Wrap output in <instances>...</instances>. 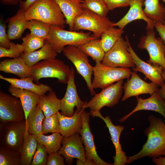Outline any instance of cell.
Listing matches in <instances>:
<instances>
[{
  "label": "cell",
  "mask_w": 165,
  "mask_h": 165,
  "mask_svg": "<svg viewBox=\"0 0 165 165\" xmlns=\"http://www.w3.org/2000/svg\"><path fill=\"white\" fill-rule=\"evenodd\" d=\"M93 117H97L102 119L108 129L111 137V140L115 149V155L113 157L114 165H124L127 164L128 157L123 150L120 143V136L125 127L121 125H115L112 123L110 117L107 116L105 117L102 116L100 112L90 114Z\"/></svg>",
  "instance_id": "e0dca14e"
},
{
  "label": "cell",
  "mask_w": 165,
  "mask_h": 165,
  "mask_svg": "<svg viewBox=\"0 0 165 165\" xmlns=\"http://www.w3.org/2000/svg\"><path fill=\"white\" fill-rule=\"evenodd\" d=\"M145 0H131L130 9L127 14L115 23L113 26L123 28L129 23L137 20H142L147 24L146 29H154V21L148 18L145 14L142 7Z\"/></svg>",
  "instance_id": "ffe728a7"
},
{
  "label": "cell",
  "mask_w": 165,
  "mask_h": 165,
  "mask_svg": "<svg viewBox=\"0 0 165 165\" xmlns=\"http://www.w3.org/2000/svg\"><path fill=\"white\" fill-rule=\"evenodd\" d=\"M8 90L12 95L20 99L24 110L26 121L31 111L38 105L40 95L32 91L17 88L11 85L9 87Z\"/></svg>",
  "instance_id": "7402d4cb"
},
{
  "label": "cell",
  "mask_w": 165,
  "mask_h": 165,
  "mask_svg": "<svg viewBox=\"0 0 165 165\" xmlns=\"http://www.w3.org/2000/svg\"><path fill=\"white\" fill-rule=\"evenodd\" d=\"M160 87V88L158 89V92L161 96L165 101V84H163Z\"/></svg>",
  "instance_id": "681fc988"
},
{
  "label": "cell",
  "mask_w": 165,
  "mask_h": 165,
  "mask_svg": "<svg viewBox=\"0 0 165 165\" xmlns=\"http://www.w3.org/2000/svg\"><path fill=\"white\" fill-rule=\"evenodd\" d=\"M37 0H26L22 1L19 3V7L25 11L29 6Z\"/></svg>",
  "instance_id": "bcb514c9"
},
{
  "label": "cell",
  "mask_w": 165,
  "mask_h": 165,
  "mask_svg": "<svg viewBox=\"0 0 165 165\" xmlns=\"http://www.w3.org/2000/svg\"><path fill=\"white\" fill-rule=\"evenodd\" d=\"M163 24L165 25V21L163 23Z\"/></svg>",
  "instance_id": "f5cc1de1"
},
{
  "label": "cell",
  "mask_w": 165,
  "mask_h": 165,
  "mask_svg": "<svg viewBox=\"0 0 165 165\" xmlns=\"http://www.w3.org/2000/svg\"><path fill=\"white\" fill-rule=\"evenodd\" d=\"M138 47L148 51L149 57L148 62L165 68V43L160 37H156L154 29L147 30L146 34L141 37Z\"/></svg>",
  "instance_id": "8fae6325"
},
{
  "label": "cell",
  "mask_w": 165,
  "mask_h": 165,
  "mask_svg": "<svg viewBox=\"0 0 165 165\" xmlns=\"http://www.w3.org/2000/svg\"><path fill=\"white\" fill-rule=\"evenodd\" d=\"M124 40L121 37L115 45L105 53L101 63L114 67L134 68L135 65L128 50L130 43L127 36Z\"/></svg>",
  "instance_id": "30bf717a"
},
{
  "label": "cell",
  "mask_w": 165,
  "mask_h": 165,
  "mask_svg": "<svg viewBox=\"0 0 165 165\" xmlns=\"http://www.w3.org/2000/svg\"><path fill=\"white\" fill-rule=\"evenodd\" d=\"M59 5L66 19L69 29L73 31L75 18L81 14L83 8L82 5L83 0H54Z\"/></svg>",
  "instance_id": "603a6c76"
},
{
  "label": "cell",
  "mask_w": 165,
  "mask_h": 165,
  "mask_svg": "<svg viewBox=\"0 0 165 165\" xmlns=\"http://www.w3.org/2000/svg\"><path fill=\"white\" fill-rule=\"evenodd\" d=\"M25 11L20 8L16 14L13 16L8 18L7 34L10 40L18 39L21 38L22 34L26 29L27 20Z\"/></svg>",
  "instance_id": "484cf974"
},
{
  "label": "cell",
  "mask_w": 165,
  "mask_h": 165,
  "mask_svg": "<svg viewBox=\"0 0 165 165\" xmlns=\"http://www.w3.org/2000/svg\"><path fill=\"white\" fill-rule=\"evenodd\" d=\"M63 54L74 65L77 72L84 79L91 94L95 92L92 87L91 77L93 74V66L90 64L88 56L77 46L68 45L63 51Z\"/></svg>",
  "instance_id": "ba28073f"
},
{
  "label": "cell",
  "mask_w": 165,
  "mask_h": 165,
  "mask_svg": "<svg viewBox=\"0 0 165 165\" xmlns=\"http://www.w3.org/2000/svg\"><path fill=\"white\" fill-rule=\"evenodd\" d=\"M143 9L146 16L154 22L163 24L165 21V7L160 0H145Z\"/></svg>",
  "instance_id": "4dcf8cb0"
},
{
  "label": "cell",
  "mask_w": 165,
  "mask_h": 165,
  "mask_svg": "<svg viewBox=\"0 0 165 165\" xmlns=\"http://www.w3.org/2000/svg\"><path fill=\"white\" fill-rule=\"evenodd\" d=\"M124 32L123 29L111 26L101 35V42L105 53L109 51L122 37Z\"/></svg>",
  "instance_id": "836d02e7"
},
{
  "label": "cell",
  "mask_w": 165,
  "mask_h": 165,
  "mask_svg": "<svg viewBox=\"0 0 165 165\" xmlns=\"http://www.w3.org/2000/svg\"><path fill=\"white\" fill-rule=\"evenodd\" d=\"M25 119V113L19 98L0 90V121L4 123Z\"/></svg>",
  "instance_id": "7c38bea8"
},
{
  "label": "cell",
  "mask_w": 165,
  "mask_h": 165,
  "mask_svg": "<svg viewBox=\"0 0 165 165\" xmlns=\"http://www.w3.org/2000/svg\"><path fill=\"white\" fill-rule=\"evenodd\" d=\"M61 99L58 98L52 90L47 94L40 96L38 105L43 112L45 117L56 114L61 109Z\"/></svg>",
  "instance_id": "f1b7e54d"
},
{
  "label": "cell",
  "mask_w": 165,
  "mask_h": 165,
  "mask_svg": "<svg viewBox=\"0 0 165 165\" xmlns=\"http://www.w3.org/2000/svg\"><path fill=\"white\" fill-rule=\"evenodd\" d=\"M22 0H0L1 2L4 5L14 6L21 2Z\"/></svg>",
  "instance_id": "c3c4849f"
},
{
  "label": "cell",
  "mask_w": 165,
  "mask_h": 165,
  "mask_svg": "<svg viewBox=\"0 0 165 165\" xmlns=\"http://www.w3.org/2000/svg\"><path fill=\"white\" fill-rule=\"evenodd\" d=\"M75 78V69L71 66L66 91L64 97L61 99V114L68 117L74 115L75 107L76 108V111H80L87 103L81 100L78 95Z\"/></svg>",
  "instance_id": "4fadbf2b"
},
{
  "label": "cell",
  "mask_w": 165,
  "mask_h": 165,
  "mask_svg": "<svg viewBox=\"0 0 165 165\" xmlns=\"http://www.w3.org/2000/svg\"><path fill=\"white\" fill-rule=\"evenodd\" d=\"M152 161L156 165H165V156H160L152 158Z\"/></svg>",
  "instance_id": "7dc6e473"
},
{
  "label": "cell",
  "mask_w": 165,
  "mask_h": 165,
  "mask_svg": "<svg viewBox=\"0 0 165 165\" xmlns=\"http://www.w3.org/2000/svg\"><path fill=\"white\" fill-rule=\"evenodd\" d=\"M154 27L165 43V26L163 24L154 22Z\"/></svg>",
  "instance_id": "f6af8a7d"
},
{
  "label": "cell",
  "mask_w": 165,
  "mask_h": 165,
  "mask_svg": "<svg viewBox=\"0 0 165 165\" xmlns=\"http://www.w3.org/2000/svg\"><path fill=\"white\" fill-rule=\"evenodd\" d=\"M161 0L165 3V0Z\"/></svg>",
  "instance_id": "816d5d0a"
},
{
  "label": "cell",
  "mask_w": 165,
  "mask_h": 165,
  "mask_svg": "<svg viewBox=\"0 0 165 165\" xmlns=\"http://www.w3.org/2000/svg\"><path fill=\"white\" fill-rule=\"evenodd\" d=\"M148 119L149 126L144 131L147 140L138 152L128 157L127 164L146 157L152 159L165 156V123L162 119L152 115Z\"/></svg>",
  "instance_id": "6da1fadb"
},
{
  "label": "cell",
  "mask_w": 165,
  "mask_h": 165,
  "mask_svg": "<svg viewBox=\"0 0 165 165\" xmlns=\"http://www.w3.org/2000/svg\"><path fill=\"white\" fill-rule=\"evenodd\" d=\"M27 20H36L64 28L65 17L54 0H37L25 12Z\"/></svg>",
  "instance_id": "7a4b0ae2"
},
{
  "label": "cell",
  "mask_w": 165,
  "mask_h": 165,
  "mask_svg": "<svg viewBox=\"0 0 165 165\" xmlns=\"http://www.w3.org/2000/svg\"><path fill=\"white\" fill-rule=\"evenodd\" d=\"M90 112L84 109L82 113V126L79 134L84 145L86 158L92 160L95 165H112L106 162L98 155L93 134L90 127Z\"/></svg>",
  "instance_id": "9a60e30c"
},
{
  "label": "cell",
  "mask_w": 165,
  "mask_h": 165,
  "mask_svg": "<svg viewBox=\"0 0 165 165\" xmlns=\"http://www.w3.org/2000/svg\"><path fill=\"white\" fill-rule=\"evenodd\" d=\"M42 131L44 134L50 133H60L59 120L57 113L45 117L42 123Z\"/></svg>",
  "instance_id": "f35d334b"
},
{
  "label": "cell",
  "mask_w": 165,
  "mask_h": 165,
  "mask_svg": "<svg viewBox=\"0 0 165 165\" xmlns=\"http://www.w3.org/2000/svg\"><path fill=\"white\" fill-rule=\"evenodd\" d=\"M48 153L46 148L44 146L38 144L31 165H46L48 156Z\"/></svg>",
  "instance_id": "60d3db41"
},
{
  "label": "cell",
  "mask_w": 165,
  "mask_h": 165,
  "mask_svg": "<svg viewBox=\"0 0 165 165\" xmlns=\"http://www.w3.org/2000/svg\"><path fill=\"white\" fill-rule=\"evenodd\" d=\"M64 159L58 152H52L48 156L46 165H64Z\"/></svg>",
  "instance_id": "b9f144b4"
},
{
  "label": "cell",
  "mask_w": 165,
  "mask_h": 165,
  "mask_svg": "<svg viewBox=\"0 0 165 165\" xmlns=\"http://www.w3.org/2000/svg\"><path fill=\"white\" fill-rule=\"evenodd\" d=\"M0 79L8 82L11 85L16 87L32 91L39 95L52 90L51 87L48 85L42 83L35 84L33 82V78L30 76L17 79L6 77L0 75Z\"/></svg>",
  "instance_id": "cb8c5ba5"
},
{
  "label": "cell",
  "mask_w": 165,
  "mask_h": 165,
  "mask_svg": "<svg viewBox=\"0 0 165 165\" xmlns=\"http://www.w3.org/2000/svg\"><path fill=\"white\" fill-rule=\"evenodd\" d=\"M127 50L135 65L133 69L134 72L142 73L145 75L146 79H148L158 86H160L164 83L162 76L163 68L161 66L143 61L137 55L130 44Z\"/></svg>",
  "instance_id": "ac0fdd59"
},
{
  "label": "cell",
  "mask_w": 165,
  "mask_h": 165,
  "mask_svg": "<svg viewBox=\"0 0 165 165\" xmlns=\"http://www.w3.org/2000/svg\"><path fill=\"white\" fill-rule=\"evenodd\" d=\"M51 25L41 21L33 20L27 21L26 29H28L32 34L46 40L49 35Z\"/></svg>",
  "instance_id": "e575fe53"
},
{
  "label": "cell",
  "mask_w": 165,
  "mask_h": 165,
  "mask_svg": "<svg viewBox=\"0 0 165 165\" xmlns=\"http://www.w3.org/2000/svg\"><path fill=\"white\" fill-rule=\"evenodd\" d=\"M26 129L25 119L0 123V145L20 152Z\"/></svg>",
  "instance_id": "9c48e42d"
},
{
  "label": "cell",
  "mask_w": 165,
  "mask_h": 165,
  "mask_svg": "<svg viewBox=\"0 0 165 165\" xmlns=\"http://www.w3.org/2000/svg\"><path fill=\"white\" fill-rule=\"evenodd\" d=\"M79 134L76 133L68 137H63L62 146L58 152L64 157L67 164H72L75 158L84 162L86 159L83 144Z\"/></svg>",
  "instance_id": "5bb4252c"
},
{
  "label": "cell",
  "mask_w": 165,
  "mask_h": 165,
  "mask_svg": "<svg viewBox=\"0 0 165 165\" xmlns=\"http://www.w3.org/2000/svg\"><path fill=\"white\" fill-rule=\"evenodd\" d=\"M77 46L95 61L101 62L105 53L102 46L100 38L94 39Z\"/></svg>",
  "instance_id": "1f68e13d"
},
{
  "label": "cell",
  "mask_w": 165,
  "mask_h": 165,
  "mask_svg": "<svg viewBox=\"0 0 165 165\" xmlns=\"http://www.w3.org/2000/svg\"><path fill=\"white\" fill-rule=\"evenodd\" d=\"M63 137L60 133L46 135L42 134L36 137L38 144L44 146L48 154L58 152L61 147Z\"/></svg>",
  "instance_id": "d6a6232c"
},
{
  "label": "cell",
  "mask_w": 165,
  "mask_h": 165,
  "mask_svg": "<svg viewBox=\"0 0 165 165\" xmlns=\"http://www.w3.org/2000/svg\"><path fill=\"white\" fill-rule=\"evenodd\" d=\"M84 109L79 112L75 110L74 115L70 117L63 115L59 112L57 113L59 120L60 134L64 137L79 133L82 128V113Z\"/></svg>",
  "instance_id": "44dd1931"
},
{
  "label": "cell",
  "mask_w": 165,
  "mask_h": 165,
  "mask_svg": "<svg viewBox=\"0 0 165 165\" xmlns=\"http://www.w3.org/2000/svg\"><path fill=\"white\" fill-rule=\"evenodd\" d=\"M45 118L43 112L37 105L31 111L26 120V130L36 137L42 134V126Z\"/></svg>",
  "instance_id": "f546056e"
},
{
  "label": "cell",
  "mask_w": 165,
  "mask_h": 165,
  "mask_svg": "<svg viewBox=\"0 0 165 165\" xmlns=\"http://www.w3.org/2000/svg\"><path fill=\"white\" fill-rule=\"evenodd\" d=\"M96 38L90 32L67 31L59 26L51 25V29L46 42L49 43L57 53H60L68 45L76 46Z\"/></svg>",
  "instance_id": "3957f363"
},
{
  "label": "cell",
  "mask_w": 165,
  "mask_h": 165,
  "mask_svg": "<svg viewBox=\"0 0 165 165\" xmlns=\"http://www.w3.org/2000/svg\"><path fill=\"white\" fill-rule=\"evenodd\" d=\"M11 40L6 32L5 24L0 22V47L8 49L10 47Z\"/></svg>",
  "instance_id": "ee69618b"
},
{
  "label": "cell",
  "mask_w": 165,
  "mask_h": 165,
  "mask_svg": "<svg viewBox=\"0 0 165 165\" xmlns=\"http://www.w3.org/2000/svg\"><path fill=\"white\" fill-rule=\"evenodd\" d=\"M109 10L130 6L131 0H104Z\"/></svg>",
  "instance_id": "7bdbcfd3"
},
{
  "label": "cell",
  "mask_w": 165,
  "mask_h": 165,
  "mask_svg": "<svg viewBox=\"0 0 165 165\" xmlns=\"http://www.w3.org/2000/svg\"><path fill=\"white\" fill-rule=\"evenodd\" d=\"M71 72L70 68L61 60H45L34 64L31 68L30 76L37 84L43 78H56L60 83L67 84Z\"/></svg>",
  "instance_id": "277c9868"
},
{
  "label": "cell",
  "mask_w": 165,
  "mask_h": 165,
  "mask_svg": "<svg viewBox=\"0 0 165 165\" xmlns=\"http://www.w3.org/2000/svg\"><path fill=\"white\" fill-rule=\"evenodd\" d=\"M87 9L102 17H106L109 11L104 0H83L81 3Z\"/></svg>",
  "instance_id": "74e56055"
},
{
  "label": "cell",
  "mask_w": 165,
  "mask_h": 165,
  "mask_svg": "<svg viewBox=\"0 0 165 165\" xmlns=\"http://www.w3.org/2000/svg\"><path fill=\"white\" fill-rule=\"evenodd\" d=\"M24 47L22 44L11 42L8 48L0 47V57H9L14 58L21 57L23 54Z\"/></svg>",
  "instance_id": "ab89813d"
},
{
  "label": "cell",
  "mask_w": 165,
  "mask_h": 165,
  "mask_svg": "<svg viewBox=\"0 0 165 165\" xmlns=\"http://www.w3.org/2000/svg\"><path fill=\"white\" fill-rule=\"evenodd\" d=\"M124 94L121 100L124 101L133 96L138 97L143 94L150 95L158 90V86L151 82H147L142 80L136 72H132L130 77L123 86Z\"/></svg>",
  "instance_id": "2e32d148"
},
{
  "label": "cell",
  "mask_w": 165,
  "mask_h": 165,
  "mask_svg": "<svg viewBox=\"0 0 165 165\" xmlns=\"http://www.w3.org/2000/svg\"><path fill=\"white\" fill-rule=\"evenodd\" d=\"M57 53L48 43L46 42L39 50L28 54H23L21 57L30 68L40 61L55 59Z\"/></svg>",
  "instance_id": "83f0119b"
},
{
  "label": "cell",
  "mask_w": 165,
  "mask_h": 165,
  "mask_svg": "<svg viewBox=\"0 0 165 165\" xmlns=\"http://www.w3.org/2000/svg\"><path fill=\"white\" fill-rule=\"evenodd\" d=\"M162 76L164 83L165 84V68H163L162 70Z\"/></svg>",
  "instance_id": "f907efd6"
},
{
  "label": "cell",
  "mask_w": 165,
  "mask_h": 165,
  "mask_svg": "<svg viewBox=\"0 0 165 165\" xmlns=\"http://www.w3.org/2000/svg\"><path fill=\"white\" fill-rule=\"evenodd\" d=\"M136 98L137 103L135 107L130 112L122 117L119 120L120 123L125 121L136 112L142 110L152 111L159 113L162 116L165 121V101L158 90L147 98L144 99L138 97H136Z\"/></svg>",
  "instance_id": "d6986e66"
},
{
  "label": "cell",
  "mask_w": 165,
  "mask_h": 165,
  "mask_svg": "<svg viewBox=\"0 0 165 165\" xmlns=\"http://www.w3.org/2000/svg\"><path fill=\"white\" fill-rule=\"evenodd\" d=\"M123 79L116 82L103 89L95 94L83 107L89 108L90 114L100 112L103 107H112L117 104L121 97L123 91Z\"/></svg>",
  "instance_id": "52a82bcc"
},
{
  "label": "cell",
  "mask_w": 165,
  "mask_h": 165,
  "mask_svg": "<svg viewBox=\"0 0 165 165\" xmlns=\"http://www.w3.org/2000/svg\"><path fill=\"white\" fill-rule=\"evenodd\" d=\"M22 40L21 44L24 47L23 54H28L43 47L45 39L30 33H27L22 38Z\"/></svg>",
  "instance_id": "d590c367"
},
{
  "label": "cell",
  "mask_w": 165,
  "mask_h": 165,
  "mask_svg": "<svg viewBox=\"0 0 165 165\" xmlns=\"http://www.w3.org/2000/svg\"><path fill=\"white\" fill-rule=\"evenodd\" d=\"M95 62L92 82L94 89H103L120 80L129 79L131 76L132 72L129 68L112 67L104 65L99 61Z\"/></svg>",
  "instance_id": "5b68a950"
},
{
  "label": "cell",
  "mask_w": 165,
  "mask_h": 165,
  "mask_svg": "<svg viewBox=\"0 0 165 165\" xmlns=\"http://www.w3.org/2000/svg\"><path fill=\"white\" fill-rule=\"evenodd\" d=\"M19 152L0 146V165H20Z\"/></svg>",
  "instance_id": "8d00e7d4"
},
{
  "label": "cell",
  "mask_w": 165,
  "mask_h": 165,
  "mask_svg": "<svg viewBox=\"0 0 165 165\" xmlns=\"http://www.w3.org/2000/svg\"><path fill=\"white\" fill-rule=\"evenodd\" d=\"M115 23L107 17H101L84 8L82 13L75 19L73 31H89L93 32L92 35L96 38H99L103 33Z\"/></svg>",
  "instance_id": "8992f818"
},
{
  "label": "cell",
  "mask_w": 165,
  "mask_h": 165,
  "mask_svg": "<svg viewBox=\"0 0 165 165\" xmlns=\"http://www.w3.org/2000/svg\"><path fill=\"white\" fill-rule=\"evenodd\" d=\"M38 143L36 137L26 130L20 152V165H30L36 151Z\"/></svg>",
  "instance_id": "4316f807"
},
{
  "label": "cell",
  "mask_w": 165,
  "mask_h": 165,
  "mask_svg": "<svg viewBox=\"0 0 165 165\" xmlns=\"http://www.w3.org/2000/svg\"><path fill=\"white\" fill-rule=\"evenodd\" d=\"M31 68L22 57L4 60L0 63L1 71L14 74L20 78L30 76Z\"/></svg>",
  "instance_id": "d4e9b609"
}]
</instances>
